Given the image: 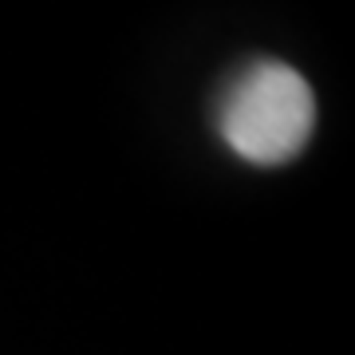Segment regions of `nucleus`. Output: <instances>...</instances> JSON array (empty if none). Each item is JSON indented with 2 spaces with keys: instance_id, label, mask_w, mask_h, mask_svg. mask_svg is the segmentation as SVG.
<instances>
[{
  "instance_id": "obj_1",
  "label": "nucleus",
  "mask_w": 355,
  "mask_h": 355,
  "mask_svg": "<svg viewBox=\"0 0 355 355\" xmlns=\"http://www.w3.org/2000/svg\"><path fill=\"white\" fill-rule=\"evenodd\" d=\"M217 127L229 150L245 162L280 166L304 150L316 127L308 79L280 60H257L233 79L217 107Z\"/></svg>"
}]
</instances>
